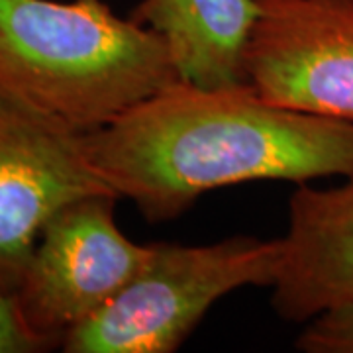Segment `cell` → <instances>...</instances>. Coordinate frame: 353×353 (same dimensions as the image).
Listing matches in <instances>:
<instances>
[{
    "instance_id": "1",
    "label": "cell",
    "mask_w": 353,
    "mask_h": 353,
    "mask_svg": "<svg viewBox=\"0 0 353 353\" xmlns=\"http://www.w3.org/2000/svg\"><path fill=\"white\" fill-rule=\"evenodd\" d=\"M83 139L106 185L150 222L175 220L202 194L240 183L353 173V124L277 106L248 81L175 79Z\"/></svg>"
},
{
    "instance_id": "2",
    "label": "cell",
    "mask_w": 353,
    "mask_h": 353,
    "mask_svg": "<svg viewBox=\"0 0 353 353\" xmlns=\"http://www.w3.org/2000/svg\"><path fill=\"white\" fill-rule=\"evenodd\" d=\"M175 79L163 39L104 0H0V94L77 134Z\"/></svg>"
},
{
    "instance_id": "3",
    "label": "cell",
    "mask_w": 353,
    "mask_h": 353,
    "mask_svg": "<svg viewBox=\"0 0 353 353\" xmlns=\"http://www.w3.org/2000/svg\"><path fill=\"white\" fill-rule=\"evenodd\" d=\"M277 240L232 236L208 245L152 243V255L106 306L71 330L67 353H173L208 310L243 287H271Z\"/></svg>"
},
{
    "instance_id": "4",
    "label": "cell",
    "mask_w": 353,
    "mask_h": 353,
    "mask_svg": "<svg viewBox=\"0 0 353 353\" xmlns=\"http://www.w3.org/2000/svg\"><path fill=\"white\" fill-rule=\"evenodd\" d=\"M116 201V194L77 199L41 230L14 303L46 350L110 303L152 255V243H136L120 230Z\"/></svg>"
},
{
    "instance_id": "5",
    "label": "cell",
    "mask_w": 353,
    "mask_h": 353,
    "mask_svg": "<svg viewBox=\"0 0 353 353\" xmlns=\"http://www.w3.org/2000/svg\"><path fill=\"white\" fill-rule=\"evenodd\" d=\"M243 75L265 101L353 124V0H259Z\"/></svg>"
},
{
    "instance_id": "6",
    "label": "cell",
    "mask_w": 353,
    "mask_h": 353,
    "mask_svg": "<svg viewBox=\"0 0 353 353\" xmlns=\"http://www.w3.org/2000/svg\"><path fill=\"white\" fill-rule=\"evenodd\" d=\"M90 194L116 192L83 134L0 94V289L14 296L48 220Z\"/></svg>"
},
{
    "instance_id": "7",
    "label": "cell",
    "mask_w": 353,
    "mask_h": 353,
    "mask_svg": "<svg viewBox=\"0 0 353 353\" xmlns=\"http://www.w3.org/2000/svg\"><path fill=\"white\" fill-rule=\"evenodd\" d=\"M279 245L271 304L283 320L306 324L353 306V173L328 189L299 185Z\"/></svg>"
},
{
    "instance_id": "8",
    "label": "cell",
    "mask_w": 353,
    "mask_h": 353,
    "mask_svg": "<svg viewBox=\"0 0 353 353\" xmlns=\"http://www.w3.org/2000/svg\"><path fill=\"white\" fill-rule=\"evenodd\" d=\"M259 0H139L132 18L169 48L176 77L204 87L245 81Z\"/></svg>"
},
{
    "instance_id": "9",
    "label": "cell",
    "mask_w": 353,
    "mask_h": 353,
    "mask_svg": "<svg viewBox=\"0 0 353 353\" xmlns=\"http://www.w3.org/2000/svg\"><path fill=\"white\" fill-rule=\"evenodd\" d=\"M296 347L304 353H353V306L330 310L306 322Z\"/></svg>"
},
{
    "instance_id": "10",
    "label": "cell",
    "mask_w": 353,
    "mask_h": 353,
    "mask_svg": "<svg viewBox=\"0 0 353 353\" xmlns=\"http://www.w3.org/2000/svg\"><path fill=\"white\" fill-rule=\"evenodd\" d=\"M41 341L26 328L12 294L0 289V353L43 352Z\"/></svg>"
}]
</instances>
